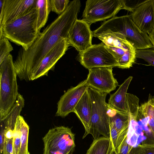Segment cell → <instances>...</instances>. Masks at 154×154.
<instances>
[{
    "label": "cell",
    "mask_w": 154,
    "mask_h": 154,
    "mask_svg": "<svg viewBox=\"0 0 154 154\" xmlns=\"http://www.w3.org/2000/svg\"><path fill=\"white\" fill-rule=\"evenodd\" d=\"M81 6L79 0L70 2L65 11L40 32L28 49L19 50L14 65L21 80L31 81L32 74L49 52L61 40L67 38Z\"/></svg>",
    "instance_id": "6da1fadb"
},
{
    "label": "cell",
    "mask_w": 154,
    "mask_h": 154,
    "mask_svg": "<svg viewBox=\"0 0 154 154\" xmlns=\"http://www.w3.org/2000/svg\"><path fill=\"white\" fill-rule=\"evenodd\" d=\"M38 16L35 6L23 16L2 26L0 37L3 36L23 49H28L41 32L37 29Z\"/></svg>",
    "instance_id": "7a4b0ae2"
},
{
    "label": "cell",
    "mask_w": 154,
    "mask_h": 154,
    "mask_svg": "<svg viewBox=\"0 0 154 154\" xmlns=\"http://www.w3.org/2000/svg\"><path fill=\"white\" fill-rule=\"evenodd\" d=\"M107 30L124 35L136 50L153 48L149 35L142 32L133 22L130 15L115 16L103 22L93 31L97 34Z\"/></svg>",
    "instance_id": "3957f363"
},
{
    "label": "cell",
    "mask_w": 154,
    "mask_h": 154,
    "mask_svg": "<svg viewBox=\"0 0 154 154\" xmlns=\"http://www.w3.org/2000/svg\"><path fill=\"white\" fill-rule=\"evenodd\" d=\"M17 76L10 54L0 63V120L10 112L17 100L19 94Z\"/></svg>",
    "instance_id": "277c9868"
},
{
    "label": "cell",
    "mask_w": 154,
    "mask_h": 154,
    "mask_svg": "<svg viewBox=\"0 0 154 154\" xmlns=\"http://www.w3.org/2000/svg\"><path fill=\"white\" fill-rule=\"evenodd\" d=\"M88 91L92 107L89 133L92 135L94 140L101 135L110 138V121L106 102L107 94L101 93L91 87Z\"/></svg>",
    "instance_id": "5b68a950"
},
{
    "label": "cell",
    "mask_w": 154,
    "mask_h": 154,
    "mask_svg": "<svg viewBox=\"0 0 154 154\" xmlns=\"http://www.w3.org/2000/svg\"><path fill=\"white\" fill-rule=\"evenodd\" d=\"M42 140L43 154H72L75 146V134L64 126L50 129Z\"/></svg>",
    "instance_id": "8992f818"
},
{
    "label": "cell",
    "mask_w": 154,
    "mask_h": 154,
    "mask_svg": "<svg viewBox=\"0 0 154 154\" xmlns=\"http://www.w3.org/2000/svg\"><path fill=\"white\" fill-rule=\"evenodd\" d=\"M122 9V0H88L86 2L82 19L91 25L116 16Z\"/></svg>",
    "instance_id": "52a82bcc"
},
{
    "label": "cell",
    "mask_w": 154,
    "mask_h": 154,
    "mask_svg": "<svg viewBox=\"0 0 154 154\" xmlns=\"http://www.w3.org/2000/svg\"><path fill=\"white\" fill-rule=\"evenodd\" d=\"M80 63L88 69L97 67H117L118 61L103 42L92 45L83 52L79 54Z\"/></svg>",
    "instance_id": "ba28073f"
},
{
    "label": "cell",
    "mask_w": 154,
    "mask_h": 154,
    "mask_svg": "<svg viewBox=\"0 0 154 154\" xmlns=\"http://www.w3.org/2000/svg\"><path fill=\"white\" fill-rule=\"evenodd\" d=\"M86 79L89 87L103 93L108 94L119 86L112 73V68L101 67L88 69Z\"/></svg>",
    "instance_id": "9c48e42d"
},
{
    "label": "cell",
    "mask_w": 154,
    "mask_h": 154,
    "mask_svg": "<svg viewBox=\"0 0 154 154\" xmlns=\"http://www.w3.org/2000/svg\"><path fill=\"white\" fill-rule=\"evenodd\" d=\"M90 25L83 20L76 19L69 33L67 39L80 54L91 46L93 37Z\"/></svg>",
    "instance_id": "30bf717a"
},
{
    "label": "cell",
    "mask_w": 154,
    "mask_h": 154,
    "mask_svg": "<svg viewBox=\"0 0 154 154\" xmlns=\"http://www.w3.org/2000/svg\"><path fill=\"white\" fill-rule=\"evenodd\" d=\"M89 88L86 79L68 89L60 98L57 105L56 116L64 118L71 112L85 92Z\"/></svg>",
    "instance_id": "8fae6325"
},
{
    "label": "cell",
    "mask_w": 154,
    "mask_h": 154,
    "mask_svg": "<svg viewBox=\"0 0 154 154\" xmlns=\"http://www.w3.org/2000/svg\"><path fill=\"white\" fill-rule=\"evenodd\" d=\"M36 0H5L0 28L26 14L35 6Z\"/></svg>",
    "instance_id": "7c38bea8"
},
{
    "label": "cell",
    "mask_w": 154,
    "mask_h": 154,
    "mask_svg": "<svg viewBox=\"0 0 154 154\" xmlns=\"http://www.w3.org/2000/svg\"><path fill=\"white\" fill-rule=\"evenodd\" d=\"M70 45L67 38L62 40L57 44L43 59L32 74L31 81L48 76L49 70L54 69L56 63L65 54Z\"/></svg>",
    "instance_id": "4fadbf2b"
},
{
    "label": "cell",
    "mask_w": 154,
    "mask_h": 154,
    "mask_svg": "<svg viewBox=\"0 0 154 154\" xmlns=\"http://www.w3.org/2000/svg\"><path fill=\"white\" fill-rule=\"evenodd\" d=\"M130 15L140 30L149 35L154 28L153 0H146Z\"/></svg>",
    "instance_id": "5bb4252c"
},
{
    "label": "cell",
    "mask_w": 154,
    "mask_h": 154,
    "mask_svg": "<svg viewBox=\"0 0 154 154\" xmlns=\"http://www.w3.org/2000/svg\"><path fill=\"white\" fill-rule=\"evenodd\" d=\"M91 110V104L88 90L78 102L73 112L76 114L84 126L85 131L83 139L89 134Z\"/></svg>",
    "instance_id": "9a60e30c"
},
{
    "label": "cell",
    "mask_w": 154,
    "mask_h": 154,
    "mask_svg": "<svg viewBox=\"0 0 154 154\" xmlns=\"http://www.w3.org/2000/svg\"><path fill=\"white\" fill-rule=\"evenodd\" d=\"M106 46L123 48L127 50L136 49L134 45L123 35L109 30L94 34Z\"/></svg>",
    "instance_id": "2e32d148"
},
{
    "label": "cell",
    "mask_w": 154,
    "mask_h": 154,
    "mask_svg": "<svg viewBox=\"0 0 154 154\" xmlns=\"http://www.w3.org/2000/svg\"><path fill=\"white\" fill-rule=\"evenodd\" d=\"M130 76L120 85L114 93L110 95L107 106L115 110L127 113L126 108V96L129 85L133 79Z\"/></svg>",
    "instance_id": "e0dca14e"
},
{
    "label": "cell",
    "mask_w": 154,
    "mask_h": 154,
    "mask_svg": "<svg viewBox=\"0 0 154 154\" xmlns=\"http://www.w3.org/2000/svg\"><path fill=\"white\" fill-rule=\"evenodd\" d=\"M107 108V113L110 123L113 124L116 129L120 132H128L129 118L127 113L115 110L108 106Z\"/></svg>",
    "instance_id": "ac0fdd59"
},
{
    "label": "cell",
    "mask_w": 154,
    "mask_h": 154,
    "mask_svg": "<svg viewBox=\"0 0 154 154\" xmlns=\"http://www.w3.org/2000/svg\"><path fill=\"white\" fill-rule=\"evenodd\" d=\"M112 149L110 139L101 137L93 140L86 154H110Z\"/></svg>",
    "instance_id": "d6986e66"
},
{
    "label": "cell",
    "mask_w": 154,
    "mask_h": 154,
    "mask_svg": "<svg viewBox=\"0 0 154 154\" xmlns=\"http://www.w3.org/2000/svg\"><path fill=\"white\" fill-rule=\"evenodd\" d=\"M35 6L38 12L37 29L40 32L47 22L51 11L50 0H36Z\"/></svg>",
    "instance_id": "ffe728a7"
},
{
    "label": "cell",
    "mask_w": 154,
    "mask_h": 154,
    "mask_svg": "<svg viewBox=\"0 0 154 154\" xmlns=\"http://www.w3.org/2000/svg\"><path fill=\"white\" fill-rule=\"evenodd\" d=\"M110 137L112 149L116 153L119 152L124 142L126 140L128 132L121 133L115 128L113 124L110 123Z\"/></svg>",
    "instance_id": "44dd1931"
},
{
    "label": "cell",
    "mask_w": 154,
    "mask_h": 154,
    "mask_svg": "<svg viewBox=\"0 0 154 154\" xmlns=\"http://www.w3.org/2000/svg\"><path fill=\"white\" fill-rule=\"evenodd\" d=\"M20 123V147L19 154H30L28 150L29 127L23 117L19 116Z\"/></svg>",
    "instance_id": "7402d4cb"
},
{
    "label": "cell",
    "mask_w": 154,
    "mask_h": 154,
    "mask_svg": "<svg viewBox=\"0 0 154 154\" xmlns=\"http://www.w3.org/2000/svg\"><path fill=\"white\" fill-rule=\"evenodd\" d=\"M140 106L146 113L148 118V125L154 135V100L149 96L148 101Z\"/></svg>",
    "instance_id": "603a6c76"
},
{
    "label": "cell",
    "mask_w": 154,
    "mask_h": 154,
    "mask_svg": "<svg viewBox=\"0 0 154 154\" xmlns=\"http://www.w3.org/2000/svg\"><path fill=\"white\" fill-rule=\"evenodd\" d=\"M21 134L20 120L19 116L17 118L13 130V147L14 154H19L20 147Z\"/></svg>",
    "instance_id": "cb8c5ba5"
},
{
    "label": "cell",
    "mask_w": 154,
    "mask_h": 154,
    "mask_svg": "<svg viewBox=\"0 0 154 154\" xmlns=\"http://www.w3.org/2000/svg\"><path fill=\"white\" fill-rule=\"evenodd\" d=\"M136 58L143 60L154 66V49L149 48L136 51Z\"/></svg>",
    "instance_id": "d4e9b609"
},
{
    "label": "cell",
    "mask_w": 154,
    "mask_h": 154,
    "mask_svg": "<svg viewBox=\"0 0 154 154\" xmlns=\"http://www.w3.org/2000/svg\"><path fill=\"white\" fill-rule=\"evenodd\" d=\"M8 40L3 36L0 37V63L13 50V48Z\"/></svg>",
    "instance_id": "484cf974"
},
{
    "label": "cell",
    "mask_w": 154,
    "mask_h": 154,
    "mask_svg": "<svg viewBox=\"0 0 154 154\" xmlns=\"http://www.w3.org/2000/svg\"><path fill=\"white\" fill-rule=\"evenodd\" d=\"M141 147V144L134 147L128 144L126 140L122 145L119 152L116 153L112 149L110 154H140Z\"/></svg>",
    "instance_id": "4316f807"
},
{
    "label": "cell",
    "mask_w": 154,
    "mask_h": 154,
    "mask_svg": "<svg viewBox=\"0 0 154 154\" xmlns=\"http://www.w3.org/2000/svg\"><path fill=\"white\" fill-rule=\"evenodd\" d=\"M51 11L59 15L65 10L69 2L68 0H50Z\"/></svg>",
    "instance_id": "83f0119b"
},
{
    "label": "cell",
    "mask_w": 154,
    "mask_h": 154,
    "mask_svg": "<svg viewBox=\"0 0 154 154\" xmlns=\"http://www.w3.org/2000/svg\"><path fill=\"white\" fill-rule=\"evenodd\" d=\"M146 0H122L123 9L132 12L138 7L145 2Z\"/></svg>",
    "instance_id": "f1b7e54d"
},
{
    "label": "cell",
    "mask_w": 154,
    "mask_h": 154,
    "mask_svg": "<svg viewBox=\"0 0 154 154\" xmlns=\"http://www.w3.org/2000/svg\"><path fill=\"white\" fill-rule=\"evenodd\" d=\"M140 154H154V144H142Z\"/></svg>",
    "instance_id": "f546056e"
},
{
    "label": "cell",
    "mask_w": 154,
    "mask_h": 154,
    "mask_svg": "<svg viewBox=\"0 0 154 154\" xmlns=\"http://www.w3.org/2000/svg\"><path fill=\"white\" fill-rule=\"evenodd\" d=\"M13 140V138L11 139H8L5 137V154H14Z\"/></svg>",
    "instance_id": "4dcf8cb0"
},
{
    "label": "cell",
    "mask_w": 154,
    "mask_h": 154,
    "mask_svg": "<svg viewBox=\"0 0 154 154\" xmlns=\"http://www.w3.org/2000/svg\"><path fill=\"white\" fill-rule=\"evenodd\" d=\"M148 35L150 42L154 48V28L152 32Z\"/></svg>",
    "instance_id": "1f68e13d"
},
{
    "label": "cell",
    "mask_w": 154,
    "mask_h": 154,
    "mask_svg": "<svg viewBox=\"0 0 154 154\" xmlns=\"http://www.w3.org/2000/svg\"><path fill=\"white\" fill-rule=\"evenodd\" d=\"M154 100V96L152 97Z\"/></svg>",
    "instance_id": "d6a6232c"
},
{
    "label": "cell",
    "mask_w": 154,
    "mask_h": 154,
    "mask_svg": "<svg viewBox=\"0 0 154 154\" xmlns=\"http://www.w3.org/2000/svg\"><path fill=\"white\" fill-rule=\"evenodd\" d=\"M153 2H154V0H153Z\"/></svg>",
    "instance_id": "836d02e7"
}]
</instances>
